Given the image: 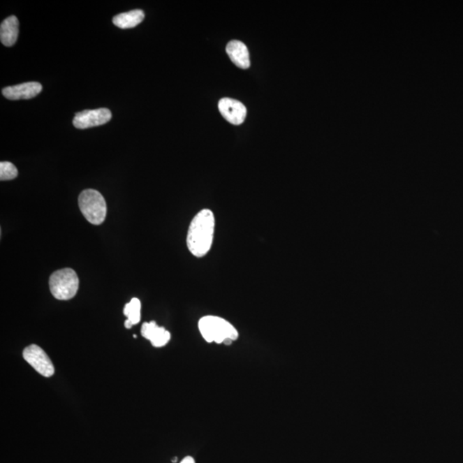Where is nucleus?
<instances>
[{"label": "nucleus", "instance_id": "f257e3e1", "mask_svg": "<svg viewBox=\"0 0 463 463\" xmlns=\"http://www.w3.org/2000/svg\"><path fill=\"white\" fill-rule=\"evenodd\" d=\"M216 219L212 210H200L191 221L188 228L186 244L188 250L197 258L205 257L212 249Z\"/></svg>", "mask_w": 463, "mask_h": 463}, {"label": "nucleus", "instance_id": "f03ea898", "mask_svg": "<svg viewBox=\"0 0 463 463\" xmlns=\"http://www.w3.org/2000/svg\"><path fill=\"white\" fill-rule=\"evenodd\" d=\"M202 337L209 344L230 345L239 338L238 330L227 320L217 316H205L198 322Z\"/></svg>", "mask_w": 463, "mask_h": 463}, {"label": "nucleus", "instance_id": "7ed1b4c3", "mask_svg": "<svg viewBox=\"0 0 463 463\" xmlns=\"http://www.w3.org/2000/svg\"><path fill=\"white\" fill-rule=\"evenodd\" d=\"M78 206L85 219L93 225L103 224L106 219L107 203L99 191L93 189L82 191L78 197Z\"/></svg>", "mask_w": 463, "mask_h": 463}, {"label": "nucleus", "instance_id": "20e7f679", "mask_svg": "<svg viewBox=\"0 0 463 463\" xmlns=\"http://www.w3.org/2000/svg\"><path fill=\"white\" fill-rule=\"evenodd\" d=\"M49 288L55 299L68 300L77 295L79 279L75 270L70 268L55 271L49 279Z\"/></svg>", "mask_w": 463, "mask_h": 463}, {"label": "nucleus", "instance_id": "39448f33", "mask_svg": "<svg viewBox=\"0 0 463 463\" xmlns=\"http://www.w3.org/2000/svg\"><path fill=\"white\" fill-rule=\"evenodd\" d=\"M24 359L41 375L50 378L54 374V367L47 353L39 346H29L22 353Z\"/></svg>", "mask_w": 463, "mask_h": 463}, {"label": "nucleus", "instance_id": "423d86ee", "mask_svg": "<svg viewBox=\"0 0 463 463\" xmlns=\"http://www.w3.org/2000/svg\"><path fill=\"white\" fill-rule=\"evenodd\" d=\"M112 112L108 108L95 109V110H85L78 112L73 119V125L78 129H88V128L105 125L110 122Z\"/></svg>", "mask_w": 463, "mask_h": 463}, {"label": "nucleus", "instance_id": "0eeeda50", "mask_svg": "<svg viewBox=\"0 0 463 463\" xmlns=\"http://www.w3.org/2000/svg\"><path fill=\"white\" fill-rule=\"evenodd\" d=\"M218 108L222 117L233 125H242L246 119L247 108L239 101L223 98L219 101Z\"/></svg>", "mask_w": 463, "mask_h": 463}, {"label": "nucleus", "instance_id": "6e6552de", "mask_svg": "<svg viewBox=\"0 0 463 463\" xmlns=\"http://www.w3.org/2000/svg\"><path fill=\"white\" fill-rule=\"evenodd\" d=\"M43 90L40 82H29L3 89V96L11 101L28 100L38 96Z\"/></svg>", "mask_w": 463, "mask_h": 463}, {"label": "nucleus", "instance_id": "1a4fd4ad", "mask_svg": "<svg viewBox=\"0 0 463 463\" xmlns=\"http://www.w3.org/2000/svg\"><path fill=\"white\" fill-rule=\"evenodd\" d=\"M141 334L156 348L164 347L171 339L170 332L163 327L158 326L154 321L145 323L142 326Z\"/></svg>", "mask_w": 463, "mask_h": 463}, {"label": "nucleus", "instance_id": "9d476101", "mask_svg": "<svg viewBox=\"0 0 463 463\" xmlns=\"http://www.w3.org/2000/svg\"><path fill=\"white\" fill-rule=\"evenodd\" d=\"M227 54L232 62L242 69H248L251 66L250 54L248 48L242 41H232L228 44Z\"/></svg>", "mask_w": 463, "mask_h": 463}, {"label": "nucleus", "instance_id": "9b49d317", "mask_svg": "<svg viewBox=\"0 0 463 463\" xmlns=\"http://www.w3.org/2000/svg\"><path fill=\"white\" fill-rule=\"evenodd\" d=\"M20 22L17 17L10 16L3 20L0 26V40L6 47H13L17 43Z\"/></svg>", "mask_w": 463, "mask_h": 463}, {"label": "nucleus", "instance_id": "f8f14e48", "mask_svg": "<svg viewBox=\"0 0 463 463\" xmlns=\"http://www.w3.org/2000/svg\"><path fill=\"white\" fill-rule=\"evenodd\" d=\"M145 20V13L141 10H131L129 13H125L117 15L112 18L114 24L120 29H131L140 24Z\"/></svg>", "mask_w": 463, "mask_h": 463}, {"label": "nucleus", "instance_id": "ddd939ff", "mask_svg": "<svg viewBox=\"0 0 463 463\" xmlns=\"http://www.w3.org/2000/svg\"><path fill=\"white\" fill-rule=\"evenodd\" d=\"M124 315L127 318L125 322L126 329L138 325L141 320V301L138 298L131 299L124 308Z\"/></svg>", "mask_w": 463, "mask_h": 463}, {"label": "nucleus", "instance_id": "4468645a", "mask_svg": "<svg viewBox=\"0 0 463 463\" xmlns=\"http://www.w3.org/2000/svg\"><path fill=\"white\" fill-rule=\"evenodd\" d=\"M18 175L17 168L9 163V161H1L0 163V179L1 182L11 180L17 178Z\"/></svg>", "mask_w": 463, "mask_h": 463}, {"label": "nucleus", "instance_id": "2eb2a0df", "mask_svg": "<svg viewBox=\"0 0 463 463\" xmlns=\"http://www.w3.org/2000/svg\"><path fill=\"white\" fill-rule=\"evenodd\" d=\"M180 463H195L194 459L191 457H184Z\"/></svg>", "mask_w": 463, "mask_h": 463}]
</instances>
